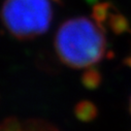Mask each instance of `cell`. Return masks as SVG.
Masks as SVG:
<instances>
[{
    "label": "cell",
    "mask_w": 131,
    "mask_h": 131,
    "mask_svg": "<svg viewBox=\"0 0 131 131\" xmlns=\"http://www.w3.org/2000/svg\"><path fill=\"white\" fill-rule=\"evenodd\" d=\"M55 48L60 60L72 68H87L105 55L103 28L86 17L64 22L57 31Z\"/></svg>",
    "instance_id": "cell-1"
},
{
    "label": "cell",
    "mask_w": 131,
    "mask_h": 131,
    "mask_svg": "<svg viewBox=\"0 0 131 131\" xmlns=\"http://www.w3.org/2000/svg\"><path fill=\"white\" fill-rule=\"evenodd\" d=\"M107 24L115 34H123L126 33V32H130L131 30L129 21L124 15L120 13L112 14L107 21Z\"/></svg>",
    "instance_id": "cell-4"
},
{
    "label": "cell",
    "mask_w": 131,
    "mask_h": 131,
    "mask_svg": "<svg viewBox=\"0 0 131 131\" xmlns=\"http://www.w3.org/2000/svg\"><path fill=\"white\" fill-rule=\"evenodd\" d=\"M101 83V75L96 69H89L83 75V84L88 89H96Z\"/></svg>",
    "instance_id": "cell-7"
},
{
    "label": "cell",
    "mask_w": 131,
    "mask_h": 131,
    "mask_svg": "<svg viewBox=\"0 0 131 131\" xmlns=\"http://www.w3.org/2000/svg\"><path fill=\"white\" fill-rule=\"evenodd\" d=\"M0 131H58L55 127L41 120H22L9 118L0 122Z\"/></svg>",
    "instance_id": "cell-3"
},
{
    "label": "cell",
    "mask_w": 131,
    "mask_h": 131,
    "mask_svg": "<svg viewBox=\"0 0 131 131\" xmlns=\"http://www.w3.org/2000/svg\"><path fill=\"white\" fill-rule=\"evenodd\" d=\"M88 1H90V2H93V1H95V0H88Z\"/></svg>",
    "instance_id": "cell-10"
},
{
    "label": "cell",
    "mask_w": 131,
    "mask_h": 131,
    "mask_svg": "<svg viewBox=\"0 0 131 131\" xmlns=\"http://www.w3.org/2000/svg\"><path fill=\"white\" fill-rule=\"evenodd\" d=\"M125 65H127V66H129V67H131V54L128 56V57H126L125 58Z\"/></svg>",
    "instance_id": "cell-8"
},
{
    "label": "cell",
    "mask_w": 131,
    "mask_h": 131,
    "mask_svg": "<svg viewBox=\"0 0 131 131\" xmlns=\"http://www.w3.org/2000/svg\"><path fill=\"white\" fill-rule=\"evenodd\" d=\"M97 113H98L97 107L95 106L94 103L90 101H83L79 103L75 108L77 117L84 122H89L94 120L95 117L97 116Z\"/></svg>",
    "instance_id": "cell-5"
},
{
    "label": "cell",
    "mask_w": 131,
    "mask_h": 131,
    "mask_svg": "<svg viewBox=\"0 0 131 131\" xmlns=\"http://www.w3.org/2000/svg\"><path fill=\"white\" fill-rule=\"evenodd\" d=\"M112 5L108 2H103L100 4H97L94 6L93 8V20L102 27V25L108 21L110 17H111V10Z\"/></svg>",
    "instance_id": "cell-6"
},
{
    "label": "cell",
    "mask_w": 131,
    "mask_h": 131,
    "mask_svg": "<svg viewBox=\"0 0 131 131\" xmlns=\"http://www.w3.org/2000/svg\"><path fill=\"white\" fill-rule=\"evenodd\" d=\"M129 107H130V113H131V98H130V105H129Z\"/></svg>",
    "instance_id": "cell-9"
},
{
    "label": "cell",
    "mask_w": 131,
    "mask_h": 131,
    "mask_svg": "<svg viewBox=\"0 0 131 131\" xmlns=\"http://www.w3.org/2000/svg\"><path fill=\"white\" fill-rule=\"evenodd\" d=\"M1 20L15 37L32 39L49 29L52 6L49 0H5Z\"/></svg>",
    "instance_id": "cell-2"
}]
</instances>
